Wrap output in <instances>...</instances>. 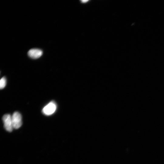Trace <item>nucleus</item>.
I'll return each mask as SVG.
<instances>
[{
  "label": "nucleus",
  "instance_id": "f257e3e1",
  "mask_svg": "<svg viewBox=\"0 0 164 164\" xmlns=\"http://www.w3.org/2000/svg\"><path fill=\"white\" fill-rule=\"evenodd\" d=\"M56 108V103L53 101H51L43 107L42 110V112L44 115L47 116L50 115L55 112Z\"/></svg>",
  "mask_w": 164,
  "mask_h": 164
},
{
  "label": "nucleus",
  "instance_id": "f03ea898",
  "mask_svg": "<svg viewBox=\"0 0 164 164\" xmlns=\"http://www.w3.org/2000/svg\"><path fill=\"white\" fill-rule=\"evenodd\" d=\"M13 128L18 129L22 125V117L21 114L17 111L14 112L12 116Z\"/></svg>",
  "mask_w": 164,
  "mask_h": 164
},
{
  "label": "nucleus",
  "instance_id": "7ed1b4c3",
  "mask_svg": "<svg viewBox=\"0 0 164 164\" xmlns=\"http://www.w3.org/2000/svg\"><path fill=\"white\" fill-rule=\"evenodd\" d=\"M5 129L8 132H11L13 128L12 116L9 114H5L2 117Z\"/></svg>",
  "mask_w": 164,
  "mask_h": 164
},
{
  "label": "nucleus",
  "instance_id": "20e7f679",
  "mask_svg": "<svg viewBox=\"0 0 164 164\" xmlns=\"http://www.w3.org/2000/svg\"><path fill=\"white\" fill-rule=\"evenodd\" d=\"M43 51L38 49H32L29 50L28 53L29 56L30 58L36 59L39 58L42 55Z\"/></svg>",
  "mask_w": 164,
  "mask_h": 164
},
{
  "label": "nucleus",
  "instance_id": "39448f33",
  "mask_svg": "<svg viewBox=\"0 0 164 164\" xmlns=\"http://www.w3.org/2000/svg\"><path fill=\"white\" fill-rule=\"evenodd\" d=\"M6 83V78L5 77H2L0 81V88L2 89L5 86Z\"/></svg>",
  "mask_w": 164,
  "mask_h": 164
}]
</instances>
